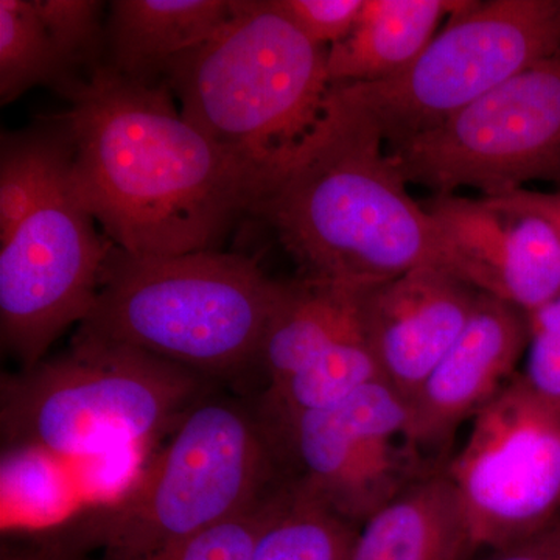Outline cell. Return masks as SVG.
I'll return each mask as SVG.
<instances>
[{"label": "cell", "mask_w": 560, "mask_h": 560, "mask_svg": "<svg viewBox=\"0 0 560 560\" xmlns=\"http://www.w3.org/2000/svg\"><path fill=\"white\" fill-rule=\"evenodd\" d=\"M270 3L305 38L331 47L353 31L364 0H270Z\"/></svg>", "instance_id": "cell-25"}, {"label": "cell", "mask_w": 560, "mask_h": 560, "mask_svg": "<svg viewBox=\"0 0 560 560\" xmlns=\"http://www.w3.org/2000/svg\"><path fill=\"white\" fill-rule=\"evenodd\" d=\"M54 117L77 194L114 246L132 256L217 250L271 190L259 172L184 119L167 84L106 62L62 92Z\"/></svg>", "instance_id": "cell-1"}, {"label": "cell", "mask_w": 560, "mask_h": 560, "mask_svg": "<svg viewBox=\"0 0 560 560\" xmlns=\"http://www.w3.org/2000/svg\"><path fill=\"white\" fill-rule=\"evenodd\" d=\"M209 393L205 375L75 334L61 355L3 377L0 425L11 447L81 458L175 430Z\"/></svg>", "instance_id": "cell-6"}, {"label": "cell", "mask_w": 560, "mask_h": 560, "mask_svg": "<svg viewBox=\"0 0 560 560\" xmlns=\"http://www.w3.org/2000/svg\"><path fill=\"white\" fill-rule=\"evenodd\" d=\"M408 184L497 198L530 180L560 183V50L434 130L386 147Z\"/></svg>", "instance_id": "cell-9"}, {"label": "cell", "mask_w": 560, "mask_h": 560, "mask_svg": "<svg viewBox=\"0 0 560 560\" xmlns=\"http://www.w3.org/2000/svg\"><path fill=\"white\" fill-rule=\"evenodd\" d=\"M33 5L68 70L70 84L79 80L77 70L80 68L90 66L92 70L105 62L101 60L102 51L106 49L105 3L95 0H33Z\"/></svg>", "instance_id": "cell-22"}, {"label": "cell", "mask_w": 560, "mask_h": 560, "mask_svg": "<svg viewBox=\"0 0 560 560\" xmlns=\"http://www.w3.org/2000/svg\"><path fill=\"white\" fill-rule=\"evenodd\" d=\"M467 5V0H364L353 31L329 47L331 83H372L399 75L429 47L442 21Z\"/></svg>", "instance_id": "cell-17"}, {"label": "cell", "mask_w": 560, "mask_h": 560, "mask_svg": "<svg viewBox=\"0 0 560 560\" xmlns=\"http://www.w3.org/2000/svg\"><path fill=\"white\" fill-rule=\"evenodd\" d=\"M359 287L301 278L287 283L265 331L257 366L283 381L335 342L361 334Z\"/></svg>", "instance_id": "cell-18"}, {"label": "cell", "mask_w": 560, "mask_h": 560, "mask_svg": "<svg viewBox=\"0 0 560 560\" xmlns=\"http://www.w3.org/2000/svg\"><path fill=\"white\" fill-rule=\"evenodd\" d=\"M329 47L305 38L270 0H235L232 20L162 73L180 114L260 173L271 190L326 117ZM270 190V191H271Z\"/></svg>", "instance_id": "cell-4"}, {"label": "cell", "mask_w": 560, "mask_h": 560, "mask_svg": "<svg viewBox=\"0 0 560 560\" xmlns=\"http://www.w3.org/2000/svg\"><path fill=\"white\" fill-rule=\"evenodd\" d=\"M560 50V0L469 2L399 75L334 84L350 117L396 145Z\"/></svg>", "instance_id": "cell-7"}, {"label": "cell", "mask_w": 560, "mask_h": 560, "mask_svg": "<svg viewBox=\"0 0 560 560\" xmlns=\"http://www.w3.org/2000/svg\"><path fill=\"white\" fill-rule=\"evenodd\" d=\"M291 495L290 481H282L248 510L219 523L156 560H248L264 530L278 518Z\"/></svg>", "instance_id": "cell-23"}, {"label": "cell", "mask_w": 560, "mask_h": 560, "mask_svg": "<svg viewBox=\"0 0 560 560\" xmlns=\"http://www.w3.org/2000/svg\"><path fill=\"white\" fill-rule=\"evenodd\" d=\"M290 485L289 503L264 530L248 560H349L359 528Z\"/></svg>", "instance_id": "cell-21"}, {"label": "cell", "mask_w": 560, "mask_h": 560, "mask_svg": "<svg viewBox=\"0 0 560 560\" xmlns=\"http://www.w3.org/2000/svg\"><path fill=\"white\" fill-rule=\"evenodd\" d=\"M528 359L522 381L560 411V296L526 313Z\"/></svg>", "instance_id": "cell-24"}, {"label": "cell", "mask_w": 560, "mask_h": 560, "mask_svg": "<svg viewBox=\"0 0 560 560\" xmlns=\"http://www.w3.org/2000/svg\"><path fill=\"white\" fill-rule=\"evenodd\" d=\"M378 378L381 370L363 334L352 335L268 385L256 410L272 436L300 416L337 407Z\"/></svg>", "instance_id": "cell-19"}, {"label": "cell", "mask_w": 560, "mask_h": 560, "mask_svg": "<svg viewBox=\"0 0 560 560\" xmlns=\"http://www.w3.org/2000/svg\"><path fill=\"white\" fill-rule=\"evenodd\" d=\"M408 400L378 381L329 410L300 416L272 434L279 460L296 469L291 482L359 528L383 504L422 477L408 441Z\"/></svg>", "instance_id": "cell-11"}, {"label": "cell", "mask_w": 560, "mask_h": 560, "mask_svg": "<svg viewBox=\"0 0 560 560\" xmlns=\"http://www.w3.org/2000/svg\"><path fill=\"white\" fill-rule=\"evenodd\" d=\"M234 11L235 0H114L105 62L127 79L158 83L173 60L212 39Z\"/></svg>", "instance_id": "cell-16"}, {"label": "cell", "mask_w": 560, "mask_h": 560, "mask_svg": "<svg viewBox=\"0 0 560 560\" xmlns=\"http://www.w3.org/2000/svg\"><path fill=\"white\" fill-rule=\"evenodd\" d=\"M50 120L57 142L38 200L0 242V341L21 371L38 366L70 326L88 318L114 248L77 194L68 136Z\"/></svg>", "instance_id": "cell-8"}, {"label": "cell", "mask_w": 560, "mask_h": 560, "mask_svg": "<svg viewBox=\"0 0 560 560\" xmlns=\"http://www.w3.org/2000/svg\"><path fill=\"white\" fill-rule=\"evenodd\" d=\"M492 208L504 212L533 213L550 221L560 234V191L517 190L497 198H482Z\"/></svg>", "instance_id": "cell-27"}, {"label": "cell", "mask_w": 560, "mask_h": 560, "mask_svg": "<svg viewBox=\"0 0 560 560\" xmlns=\"http://www.w3.org/2000/svg\"><path fill=\"white\" fill-rule=\"evenodd\" d=\"M480 294L438 265L361 289V334L383 381L410 400L458 340Z\"/></svg>", "instance_id": "cell-13"}, {"label": "cell", "mask_w": 560, "mask_h": 560, "mask_svg": "<svg viewBox=\"0 0 560 560\" xmlns=\"http://www.w3.org/2000/svg\"><path fill=\"white\" fill-rule=\"evenodd\" d=\"M444 471L478 550L539 533L560 517V411L515 374L474 416Z\"/></svg>", "instance_id": "cell-10"}, {"label": "cell", "mask_w": 560, "mask_h": 560, "mask_svg": "<svg viewBox=\"0 0 560 560\" xmlns=\"http://www.w3.org/2000/svg\"><path fill=\"white\" fill-rule=\"evenodd\" d=\"M38 84L61 94L70 84L68 70L33 0H0V105Z\"/></svg>", "instance_id": "cell-20"}, {"label": "cell", "mask_w": 560, "mask_h": 560, "mask_svg": "<svg viewBox=\"0 0 560 560\" xmlns=\"http://www.w3.org/2000/svg\"><path fill=\"white\" fill-rule=\"evenodd\" d=\"M285 289L238 254L132 256L114 246L77 334L142 350L209 381L230 378L257 366Z\"/></svg>", "instance_id": "cell-5"}, {"label": "cell", "mask_w": 560, "mask_h": 560, "mask_svg": "<svg viewBox=\"0 0 560 560\" xmlns=\"http://www.w3.org/2000/svg\"><path fill=\"white\" fill-rule=\"evenodd\" d=\"M279 456L259 412L202 397L120 499L73 518L47 550L70 560H156L248 510L280 485Z\"/></svg>", "instance_id": "cell-3"}, {"label": "cell", "mask_w": 560, "mask_h": 560, "mask_svg": "<svg viewBox=\"0 0 560 560\" xmlns=\"http://www.w3.org/2000/svg\"><path fill=\"white\" fill-rule=\"evenodd\" d=\"M422 205L440 228L445 270L525 313L560 296V234L550 221L456 194Z\"/></svg>", "instance_id": "cell-12"}, {"label": "cell", "mask_w": 560, "mask_h": 560, "mask_svg": "<svg viewBox=\"0 0 560 560\" xmlns=\"http://www.w3.org/2000/svg\"><path fill=\"white\" fill-rule=\"evenodd\" d=\"M478 550L447 474L427 471L357 529L349 560H471Z\"/></svg>", "instance_id": "cell-15"}, {"label": "cell", "mask_w": 560, "mask_h": 560, "mask_svg": "<svg viewBox=\"0 0 560 560\" xmlns=\"http://www.w3.org/2000/svg\"><path fill=\"white\" fill-rule=\"evenodd\" d=\"M371 128L329 95L326 117L287 175L257 205L302 278L375 285L438 265L445 248L436 221Z\"/></svg>", "instance_id": "cell-2"}, {"label": "cell", "mask_w": 560, "mask_h": 560, "mask_svg": "<svg viewBox=\"0 0 560 560\" xmlns=\"http://www.w3.org/2000/svg\"><path fill=\"white\" fill-rule=\"evenodd\" d=\"M480 560H560V517L526 539L489 548Z\"/></svg>", "instance_id": "cell-26"}, {"label": "cell", "mask_w": 560, "mask_h": 560, "mask_svg": "<svg viewBox=\"0 0 560 560\" xmlns=\"http://www.w3.org/2000/svg\"><path fill=\"white\" fill-rule=\"evenodd\" d=\"M2 560H69L61 558V556L55 555L47 548H43V550L25 552V555H13V556H3Z\"/></svg>", "instance_id": "cell-28"}, {"label": "cell", "mask_w": 560, "mask_h": 560, "mask_svg": "<svg viewBox=\"0 0 560 560\" xmlns=\"http://www.w3.org/2000/svg\"><path fill=\"white\" fill-rule=\"evenodd\" d=\"M528 348L526 313L480 294L469 323L408 400V441L440 448L508 382Z\"/></svg>", "instance_id": "cell-14"}]
</instances>
